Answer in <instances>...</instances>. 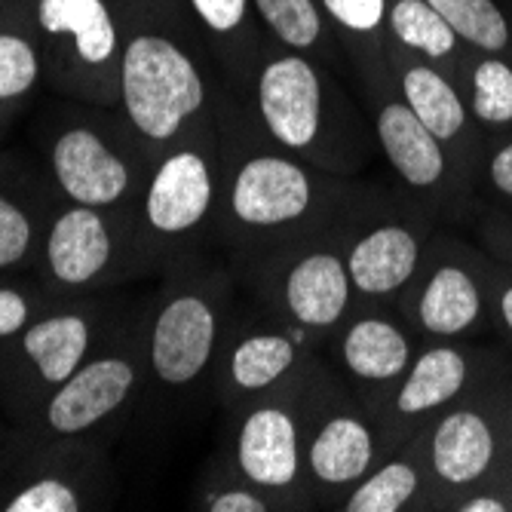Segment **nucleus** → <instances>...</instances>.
Wrapping results in <instances>:
<instances>
[{"mask_svg": "<svg viewBox=\"0 0 512 512\" xmlns=\"http://www.w3.org/2000/svg\"><path fill=\"white\" fill-rule=\"evenodd\" d=\"M387 62H390L393 83L399 89V96L405 99V105L430 129V135L451 154L457 169L467 175V181L476 188L479 163L488 145L479 126L473 123L470 108L463 102L454 80L436 65L414 59L408 53H399V50H387Z\"/></svg>", "mask_w": 512, "mask_h": 512, "instance_id": "nucleus-22", "label": "nucleus"}, {"mask_svg": "<svg viewBox=\"0 0 512 512\" xmlns=\"http://www.w3.org/2000/svg\"><path fill=\"white\" fill-rule=\"evenodd\" d=\"M427 454L433 512L476 491L512 497V353L497 350L476 384L417 433Z\"/></svg>", "mask_w": 512, "mask_h": 512, "instance_id": "nucleus-5", "label": "nucleus"}, {"mask_svg": "<svg viewBox=\"0 0 512 512\" xmlns=\"http://www.w3.org/2000/svg\"><path fill=\"white\" fill-rule=\"evenodd\" d=\"M10 126H13V123H10L7 117H0V138H4V135H7V129H10Z\"/></svg>", "mask_w": 512, "mask_h": 512, "instance_id": "nucleus-39", "label": "nucleus"}, {"mask_svg": "<svg viewBox=\"0 0 512 512\" xmlns=\"http://www.w3.org/2000/svg\"><path fill=\"white\" fill-rule=\"evenodd\" d=\"M221 178V132L212 111L154 157L138 200L135 221L157 276L194 255L215 252Z\"/></svg>", "mask_w": 512, "mask_h": 512, "instance_id": "nucleus-6", "label": "nucleus"}, {"mask_svg": "<svg viewBox=\"0 0 512 512\" xmlns=\"http://www.w3.org/2000/svg\"><path fill=\"white\" fill-rule=\"evenodd\" d=\"M476 200L479 209L512 215V135L497 138L485 148L476 175Z\"/></svg>", "mask_w": 512, "mask_h": 512, "instance_id": "nucleus-34", "label": "nucleus"}, {"mask_svg": "<svg viewBox=\"0 0 512 512\" xmlns=\"http://www.w3.org/2000/svg\"><path fill=\"white\" fill-rule=\"evenodd\" d=\"M494 335L512 353V267L494 258Z\"/></svg>", "mask_w": 512, "mask_h": 512, "instance_id": "nucleus-36", "label": "nucleus"}, {"mask_svg": "<svg viewBox=\"0 0 512 512\" xmlns=\"http://www.w3.org/2000/svg\"><path fill=\"white\" fill-rule=\"evenodd\" d=\"M43 50L46 89L117 108L123 28L117 0H28Z\"/></svg>", "mask_w": 512, "mask_h": 512, "instance_id": "nucleus-15", "label": "nucleus"}, {"mask_svg": "<svg viewBox=\"0 0 512 512\" xmlns=\"http://www.w3.org/2000/svg\"><path fill=\"white\" fill-rule=\"evenodd\" d=\"M485 145L512 135V56L467 46L451 74Z\"/></svg>", "mask_w": 512, "mask_h": 512, "instance_id": "nucleus-27", "label": "nucleus"}, {"mask_svg": "<svg viewBox=\"0 0 512 512\" xmlns=\"http://www.w3.org/2000/svg\"><path fill=\"white\" fill-rule=\"evenodd\" d=\"M396 310L424 344L485 341L494 335V258L460 227L442 224L399 292Z\"/></svg>", "mask_w": 512, "mask_h": 512, "instance_id": "nucleus-13", "label": "nucleus"}, {"mask_svg": "<svg viewBox=\"0 0 512 512\" xmlns=\"http://www.w3.org/2000/svg\"><path fill=\"white\" fill-rule=\"evenodd\" d=\"M56 298L102 295L157 276L135 212L59 203L31 270Z\"/></svg>", "mask_w": 512, "mask_h": 512, "instance_id": "nucleus-12", "label": "nucleus"}, {"mask_svg": "<svg viewBox=\"0 0 512 512\" xmlns=\"http://www.w3.org/2000/svg\"><path fill=\"white\" fill-rule=\"evenodd\" d=\"M356 92L371 117L378 151L384 154L393 178L445 227L470 230L479 212L476 188L457 169L451 154L430 135V129L405 105L393 74L387 71L371 77L359 83Z\"/></svg>", "mask_w": 512, "mask_h": 512, "instance_id": "nucleus-16", "label": "nucleus"}, {"mask_svg": "<svg viewBox=\"0 0 512 512\" xmlns=\"http://www.w3.org/2000/svg\"><path fill=\"white\" fill-rule=\"evenodd\" d=\"M467 46L427 0H387V50L424 59L451 77Z\"/></svg>", "mask_w": 512, "mask_h": 512, "instance_id": "nucleus-30", "label": "nucleus"}, {"mask_svg": "<svg viewBox=\"0 0 512 512\" xmlns=\"http://www.w3.org/2000/svg\"><path fill=\"white\" fill-rule=\"evenodd\" d=\"M10 442H13V424L0 414V473L7 467V457H10Z\"/></svg>", "mask_w": 512, "mask_h": 512, "instance_id": "nucleus-38", "label": "nucleus"}, {"mask_svg": "<svg viewBox=\"0 0 512 512\" xmlns=\"http://www.w3.org/2000/svg\"><path fill=\"white\" fill-rule=\"evenodd\" d=\"M46 86L43 50L28 0L0 4V117L10 123Z\"/></svg>", "mask_w": 512, "mask_h": 512, "instance_id": "nucleus-26", "label": "nucleus"}, {"mask_svg": "<svg viewBox=\"0 0 512 512\" xmlns=\"http://www.w3.org/2000/svg\"><path fill=\"white\" fill-rule=\"evenodd\" d=\"M473 237L476 243L491 255L497 258L500 264L512 267V215H503V212H491V209H479L473 224Z\"/></svg>", "mask_w": 512, "mask_h": 512, "instance_id": "nucleus-35", "label": "nucleus"}, {"mask_svg": "<svg viewBox=\"0 0 512 512\" xmlns=\"http://www.w3.org/2000/svg\"><path fill=\"white\" fill-rule=\"evenodd\" d=\"M350 65L353 86L387 74V0H319Z\"/></svg>", "mask_w": 512, "mask_h": 512, "instance_id": "nucleus-29", "label": "nucleus"}, {"mask_svg": "<svg viewBox=\"0 0 512 512\" xmlns=\"http://www.w3.org/2000/svg\"><path fill=\"white\" fill-rule=\"evenodd\" d=\"M145 298L148 396L184 402L209 390L212 368L243 301L234 267L206 252L163 270Z\"/></svg>", "mask_w": 512, "mask_h": 512, "instance_id": "nucleus-4", "label": "nucleus"}, {"mask_svg": "<svg viewBox=\"0 0 512 512\" xmlns=\"http://www.w3.org/2000/svg\"><path fill=\"white\" fill-rule=\"evenodd\" d=\"M62 197L40 163L0 151V273H31Z\"/></svg>", "mask_w": 512, "mask_h": 512, "instance_id": "nucleus-23", "label": "nucleus"}, {"mask_svg": "<svg viewBox=\"0 0 512 512\" xmlns=\"http://www.w3.org/2000/svg\"><path fill=\"white\" fill-rule=\"evenodd\" d=\"M151 163L120 108L65 99L43 123L40 166L65 203L135 212Z\"/></svg>", "mask_w": 512, "mask_h": 512, "instance_id": "nucleus-7", "label": "nucleus"}, {"mask_svg": "<svg viewBox=\"0 0 512 512\" xmlns=\"http://www.w3.org/2000/svg\"><path fill=\"white\" fill-rule=\"evenodd\" d=\"M111 439L10 442L0 473V512H92L114 503Z\"/></svg>", "mask_w": 512, "mask_h": 512, "instance_id": "nucleus-18", "label": "nucleus"}, {"mask_svg": "<svg viewBox=\"0 0 512 512\" xmlns=\"http://www.w3.org/2000/svg\"><path fill=\"white\" fill-rule=\"evenodd\" d=\"M129 301L117 292L59 298L31 325L0 341V414L22 427L96 353Z\"/></svg>", "mask_w": 512, "mask_h": 512, "instance_id": "nucleus-9", "label": "nucleus"}, {"mask_svg": "<svg viewBox=\"0 0 512 512\" xmlns=\"http://www.w3.org/2000/svg\"><path fill=\"white\" fill-rule=\"evenodd\" d=\"M0 4H7V0H0Z\"/></svg>", "mask_w": 512, "mask_h": 512, "instance_id": "nucleus-41", "label": "nucleus"}, {"mask_svg": "<svg viewBox=\"0 0 512 512\" xmlns=\"http://www.w3.org/2000/svg\"><path fill=\"white\" fill-rule=\"evenodd\" d=\"M117 7L123 28L117 108L154 160L215 111L224 80L188 0H117Z\"/></svg>", "mask_w": 512, "mask_h": 512, "instance_id": "nucleus-2", "label": "nucleus"}, {"mask_svg": "<svg viewBox=\"0 0 512 512\" xmlns=\"http://www.w3.org/2000/svg\"><path fill=\"white\" fill-rule=\"evenodd\" d=\"M424 341L414 335L396 304H356L325 338L322 359L350 393L375 414L405 378Z\"/></svg>", "mask_w": 512, "mask_h": 512, "instance_id": "nucleus-20", "label": "nucleus"}, {"mask_svg": "<svg viewBox=\"0 0 512 512\" xmlns=\"http://www.w3.org/2000/svg\"><path fill=\"white\" fill-rule=\"evenodd\" d=\"M191 509L200 512H276L273 500L258 491L227 454L218 448L194 479L191 491Z\"/></svg>", "mask_w": 512, "mask_h": 512, "instance_id": "nucleus-31", "label": "nucleus"}, {"mask_svg": "<svg viewBox=\"0 0 512 512\" xmlns=\"http://www.w3.org/2000/svg\"><path fill=\"white\" fill-rule=\"evenodd\" d=\"M301 454L316 509H338L387 454L375 414L350 393L322 353L301 381Z\"/></svg>", "mask_w": 512, "mask_h": 512, "instance_id": "nucleus-14", "label": "nucleus"}, {"mask_svg": "<svg viewBox=\"0 0 512 512\" xmlns=\"http://www.w3.org/2000/svg\"><path fill=\"white\" fill-rule=\"evenodd\" d=\"M427 4L476 50L512 56V25L503 0H427Z\"/></svg>", "mask_w": 512, "mask_h": 512, "instance_id": "nucleus-32", "label": "nucleus"}, {"mask_svg": "<svg viewBox=\"0 0 512 512\" xmlns=\"http://www.w3.org/2000/svg\"><path fill=\"white\" fill-rule=\"evenodd\" d=\"M252 7L270 43L313 56L350 77L347 56L329 28L319 0H252Z\"/></svg>", "mask_w": 512, "mask_h": 512, "instance_id": "nucleus-28", "label": "nucleus"}, {"mask_svg": "<svg viewBox=\"0 0 512 512\" xmlns=\"http://www.w3.org/2000/svg\"><path fill=\"white\" fill-rule=\"evenodd\" d=\"M227 89L243 92L267 46L252 0H188Z\"/></svg>", "mask_w": 512, "mask_h": 512, "instance_id": "nucleus-25", "label": "nucleus"}, {"mask_svg": "<svg viewBox=\"0 0 512 512\" xmlns=\"http://www.w3.org/2000/svg\"><path fill=\"white\" fill-rule=\"evenodd\" d=\"M319 353L322 350L310 335L270 316L243 295L218 350L209 393L224 411L240 408L301 378Z\"/></svg>", "mask_w": 512, "mask_h": 512, "instance_id": "nucleus-19", "label": "nucleus"}, {"mask_svg": "<svg viewBox=\"0 0 512 512\" xmlns=\"http://www.w3.org/2000/svg\"><path fill=\"white\" fill-rule=\"evenodd\" d=\"M497 341H433L414 356L405 378L375 411L387 454L421 433L439 411L467 393L485 371Z\"/></svg>", "mask_w": 512, "mask_h": 512, "instance_id": "nucleus-21", "label": "nucleus"}, {"mask_svg": "<svg viewBox=\"0 0 512 512\" xmlns=\"http://www.w3.org/2000/svg\"><path fill=\"white\" fill-rule=\"evenodd\" d=\"M301 381L304 375L240 408L224 411L227 427L221 451L273 500L276 512L316 509L301 454Z\"/></svg>", "mask_w": 512, "mask_h": 512, "instance_id": "nucleus-17", "label": "nucleus"}, {"mask_svg": "<svg viewBox=\"0 0 512 512\" xmlns=\"http://www.w3.org/2000/svg\"><path fill=\"white\" fill-rule=\"evenodd\" d=\"M338 512H433V488L421 436H411L371 467Z\"/></svg>", "mask_w": 512, "mask_h": 512, "instance_id": "nucleus-24", "label": "nucleus"}, {"mask_svg": "<svg viewBox=\"0 0 512 512\" xmlns=\"http://www.w3.org/2000/svg\"><path fill=\"white\" fill-rule=\"evenodd\" d=\"M227 264L234 267L240 292L252 304L310 335L319 350L356 307L338 227Z\"/></svg>", "mask_w": 512, "mask_h": 512, "instance_id": "nucleus-11", "label": "nucleus"}, {"mask_svg": "<svg viewBox=\"0 0 512 512\" xmlns=\"http://www.w3.org/2000/svg\"><path fill=\"white\" fill-rule=\"evenodd\" d=\"M451 512H512V497L497 491H476L460 497Z\"/></svg>", "mask_w": 512, "mask_h": 512, "instance_id": "nucleus-37", "label": "nucleus"}, {"mask_svg": "<svg viewBox=\"0 0 512 512\" xmlns=\"http://www.w3.org/2000/svg\"><path fill=\"white\" fill-rule=\"evenodd\" d=\"M221 132V206L215 252L243 261L335 230L359 188V178L329 175L283 151L264 135L234 89L215 102Z\"/></svg>", "mask_w": 512, "mask_h": 512, "instance_id": "nucleus-1", "label": "nucleus"}, {"mask_svg": "<svg viewBox=\"0 0 512 512\" xmlns=\"http://www.w3.org/2000/svg\"><path fill=\"white\" fill-rule=\"evenodd\" d=\"M439 227L442 221L396 178H359L338 224L356 304H396Z\"/></svg>", "mask_w": 512, "mask_h": 512, "instance_id": "nucleus-10", "label": "nucleus"}, {"mask_svg": "<svg viewBox=\"0 0 512 512\" xmlns=\"http://www.w3.org/2000/svg\"><path fill=\"white\" fill-rule=\"evenodd\" d=\"M240 96L273 145L329 175L359 178L381 154L359 92L313 56L267 40Z\"/></svg>", "mask_w": 512, "mask_h": 512, "instance_id": "nucleus-3", "label": "nucleus"}, {"mask_svg": "<svg viewBox=\"0 0 512 512\" xmlns=\"http://www.w3.org/2000/svg\"><path fill=\"white\" fill-rule=\"evenodd\" d=\"M56 301L34 273H0V341L19 335Z\"/></svg>", "mask_w": 512, "mask_h": 512, "instance_id": "nucleus-33", "label": "nucleus"}, {"mask_svg": "<svg viewBox=\"0 0 512 512\" xmlns=\"http://www.w3.org/2000/svg\"><path fill=\"white\" fill-rule=\"evenodd\" d=\"M503 10H506V16H509V25H512V0H503Z\"/></svg>", "mask_w": 512, "mask_h": 512, "instance_id": "nucleus-40", "label": "nucleus"}, {"mask_svg": "<svg viewBox=\"0 0 512 512\" xmlns=\"http://www.w3.org/2000/svg\"><path fill=\"white\" fill-rule=\"evenodd\" d=\"M148 396L145 301H129L105 344L43 402L28 424H13V442L117 439L135 405Z\"/></svg>", "mask_w": 512, "mask_h": 512, "instance_id": "nucleus-8", "label": "nucleus"}]
</instances>
